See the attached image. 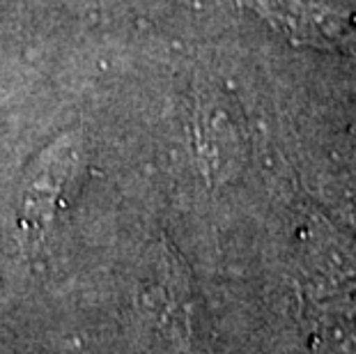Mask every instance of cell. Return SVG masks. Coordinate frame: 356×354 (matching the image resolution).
<instances>
[{"instance_id":"obj_1","label":"cell","mask_w":356,"mask_h":354,"mask_svg":"<svg viewBox=\"0 0 356 354\" xmlns=\"http://www.w3.org/2000/svg\"><path fill=\"white\" fill-rule=\"evenodd\" d=\"M83 154H86L83 134L67 131L51 140L30 161L17 195V225L21 244L28 251L40 246L53 218L63 209L74 179L83 168Z\"/></svg>"},{"instance_id":"obj_2","label":"cell","mask_w":356,"mask_h":354,"mask_svg":"<svg viewBox=\"0 0 356 354\" xmlns=\"http://www.w3.org/2000/svg\"><path fill=\"white\" fill-rule=\"evenodd\" d=\"M255 14L297 47L356 49V14L327 0H244Z\"/></svg>"},{"instance_id":"obj_3","label":"cell","mask_w":356,"mask_h":354,"mask_svg":"<svg viewBox=\"0 0 356 354\" xmlns=\"http://www.w3.org/2000/svg\"><path fill=\"white\" fill-rule=\"evenodd\" d=\"M195 134H198V154L207 179L221 182L234 175L241 159V136L237 122L216 99H207V97L198 99Z\"/></svg>"}]
</instances>
